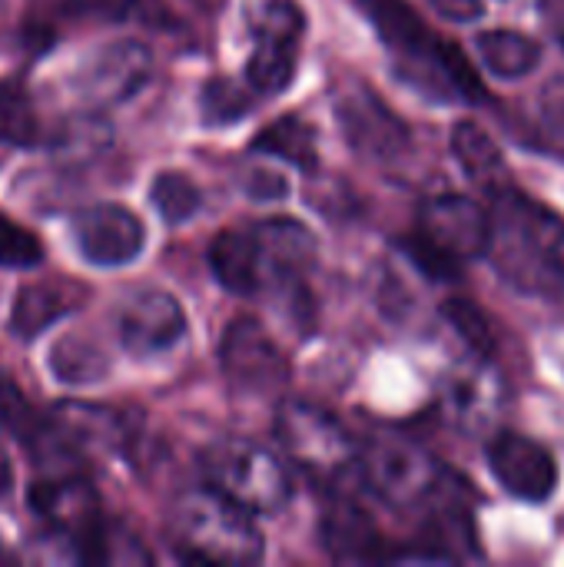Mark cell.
Segmentation results:
<instances>
[{"label":"cell","instance_id":"ba28073f","mask_svg":"<svg viewBox=\"0 0 564 567\" xmlns=\"http://www.w3.org/2000/svg\"><path fill=\"white\" fill-rule=\"evenodd\" d=\"M419 236L462 266L489 252L492 213L472 196H459V193L432 196L419 209Z\"/></svg>","mask_w":564,"mask_h":567},{"label":"cell","instance_id":"4316f807","mask_svg":"<svg viewBox=\"0 0 564 567\" xmlns=\"http://www.w3.org/2000/svg\"><path fill=\"white\" fill-rule=\"evenodd\" d=\"M442 316L449 319V326L462 336V342H465L475 355H492V352H495L492 326H489L485 312H482L472 299H449V302L442 306Z\"/></svg>","mask_w":564,"mask_h":567},{"label":"cell","instance_id":"d6986e66","mask_svg":"<svg viewBox=\"0 0 564 567\" xmlns=\"http://www.w3.org/2000/svg\"><path fill=\"white\" fill-rule=\"evenodd\" d=\"M452 153L462 163V169L485 189L499 193L505 189V156L499 150V143L475 123V120H462L452 130Z\"/></svg>","mask_w":564,"mask_h":567},{"label":"cell","instance_id":"ffe728a7","mask_svg":"<svg viewBox=\"0 0 564 567\" xmlns=\"http://www.w3.org/2000/svg\"><path fill=\"white\" fill-rule=\"evenodd\" d=\"M475 50L482 63L502 80H519L532 73L542 60V43L519 30H485L479 33Z\"/></svg>","mask_w":564,"mask_h":567},{"label":"cell","instance_id":"f1b7e54d","mask_svg":"<svg viewBox=\"0 0 564 567\" xmlns=\"http://www.w3.org/2000/svg\"><path fill=\"white\" fill-rule=\"evenodd\" d=\"M43 262V246L40 239L13 223L10 216L0 213V266L3 269H33Z\"/></svg>","mask_w":564,"mask_h":567},{"label":"cell","instance_id":"f546056e","mask_svg":"<svg viewBox=\"0 0 564 567\" xmlns=\"http://www.w3.org/2000/svg\"><path fill=\"white\" fill-rule=\"evenodd\" d=\"M40 415H33V409L27 405L23 392L17 389V382L0 369V429H7L10 435H17L20 442L30 445V439L40 429Z\"/></svg>","mask_w":564,"mask_h":567},{"label":"cell","instance_id":"5bb4252c","mask_svg":"<svg viewBox=\"0 0 564 567\" xmlns=\"http://www.w3.org/2000/svg\"><path fill=\"white\" fill-rule=\"evenodd\" d=\"M186 332L183 306L160 289L133 296L120 312V342L130 355H160Z\"/></svg>","mask_w":564,"mask_h":567},{"label":"cell","instance_id":"7c38bea8","mask_svg":"<svg viewBox=\"0 0 564 567\" xmlns=\"http://www.w3.org/2000/svg\"><path fill=\"white\" fill-rule=\"evenodd\" d=\"M339 126L356 153L366 159H396L409 150V126L366 86L342 90L336 103Z\"/></svg>","mask_w":564,"mask_h":567},{"label":"cell","instance_id":"836d02e7","mask_svg":"<svg viewBox=\"0 0 564 567\" xmlns=\"http://www.w3.org/2000/svg\"><path fill=\"white\" fill-rule=\"evenodd\" d=\"M429 3L455 23H469V20H479L485 13L482 0H429Z\"/></svg>","mask_w":564,"mask_h":567},{"label":"cell","instance_id":"5b68a950","mask_svg":"<svg viewBox=\"0 0 564 567\" xmlns=\"http://www.w3.org/2000/svg\"><path fill=\"white\" fill-rule=\"evenodd\" d=\"M203 468L209 475V485L249 515H276L293 498L286 465L256 442L226 439L206 452Z\"/></svg>","mask_w":564,"mask_h":567},{"label":"cell","instance_id":"4dcf8cb0","mask_svg":"<svg viewBox=\"0 0 564 567\" xmlns=\"http://www.w3.org/2000/svg\"><path fill=\"white\" fill-rule=\"evenodd\" d=\"M406 256L422 269V272H429L432 279H455L459 276V262H452L449 256H442L432 243H425L422 236H412V239H406Z\"/></svg>","mask_w":564,"mask_h":567},{"label":"cell","instance_id":"cb8c5ba5","mask_svg":"<svg viewBox=\"0 0 564 567\" xmlns=\"http://www.w3.org/2000/svg\"><path fill=\"white\" fill-rule=\"evenodd\" d=\"M296 76V43L256 40L246 63V86L256 93H283Z\"/></svg>","mask_w":564,"mask_h":567},{"label":"cell","instance_id":"7402d4cb","mask_svg":"<svg viewBox=\"0 0 564 567\" xmlns=\"http://www.w3.org/2000/svg\"><path fill=\"white\" fill-rule=\"evenodd\" d=\"M50 136L43 120L20 83H0V143L7 146H43Z\"/></svg>","mask_w":564,"mask_h":567},{"label":"cell","instance_id":"8992f818","mask_svg":"<svg viewBox=\"0 0 564 567\" xmlns=\"http://www.w3.org/2000/svg\"><path fill=\"white\" fill-rule=\"evenodd\" d=\"M276 439L286 455L316 482H332L349 472L356 449L349 432L319 405L289 399L276 412Z\"/></svg>","mask_w":564,"mask_h":567},{"label":"cell","instance_id":"44dd1931","mask_svg":"<svg viewBox=\"0 0 564 567\" xmlns=\"http://www.w3.org/2000/svg\"><path fill=\"white\" fill-rule=\"evenodd\" d=\"M253 150L269 153L276 159H286V163H293V166H299L306 173H312L319 166L316 130L296 113H286L276 123H269L266 130H259L256 140H253Z\"/></svg>","mask_w":564,"mask_h":567},{"label":"cell","instance_id":"9a60e30c","mask_svg":"<svg viewBox=\"0 0 564 567\" xmlns=\"http://www.w3.org/2000/svg\"><path fill=\"white\" fill-rule=\"evenodd\" d=\"M253 236L259 246L266 279L276 276V279L296 282L316 262V239L296 219H266L253 229Z\"/></svg>","mask_w":564,"mask_h":567},{"label":"cell","instance_id":"484cf974","mask_svg":"<svg viewBox=\"0 0 564 567\" xmlns=\"http://www.w3.org/2000/svg\"><path fill=\"white\" fill-rule=\"evenodd\" d=\"M249 27H253L256 40L299 43L302 13L293 0H253L249 3Z\"/></svg>","mask_w":564,"mask_h":567},{"label":"cell","instance_id":"52a82bcc","mask_svg":"<svg viewBox=\"0 0 564 567\" xmlns=\"http://www.w3.org/2000/svg\"><path fill=\"white\" fill-rule=\"evenodd\" d=\"M153 76V53L146 43L116 40L90 53L73 73V93L90 113H103L110 106L136 96Z\"/></svg>","mask_w":564,"mask_h":567},{"label":"cell","instance_id":"1f68e13d","mask_svg":"<svg viewBox=\"0 0 564 567\" xmlns=\"http://www.w3.org/2000/svg\"><path fill=\"white\" fill-rule=\"evenodd\" d=\"M539 106H542V120H545V126H548L558 140H564V73L552 76V80L542 86Z\"/></svg>","mask_w":564,"mask_h":567},{"label":"cell","instance_id":"7a4b0ae2","mask_svg":"<svg viewBox=\"0 0 564 567\" xmlns=\"http://www.w3.org/2000/svg\"><path fill=\"white\" fill-rule=\"evenodd\" d=\"M170 538L183 561L253 565L263 558V535L246 508L216 488H196L170 508Z\"/></svg>","mask_w":564,"mask_h":567},{"label":"cell","instance_id":"d590c367","mask_svg":"<svg viewBox=\"0 0 564 567\" xmlns=\"http://www.w3.org/2000/svg\"><path fill=\"white\" fill-rule=\"evenodd\" d=\"M10 478H13V475H10V462H7V455H3V449H0V498L10 492Z\"/></svg>","mask_w":564,"mask_h":567},{"label":"cell","instance_id":"d4e9b609","mask_svg":"<svg viewBox=\"0 0 564 567\" xmlns=\"http://www.w3.org/2000/svg\"><path fill=\"white\" fill-rule=\"evenodd\" d=\"M150 199L156 206V213L170 223L180 226L189 216H196L199 209V189L189 176L183 173H160L150 186Z\"/></svg>","mask_w":564,"mask_h":567},{"label":"cell","instance_id":"4fadbf2b","mask_svg":"<svg viewBox=\"0 0 564 567\" xmlns=\"http://www.w3.org/2000/svg\"><path fill=\"white\" fill-rule=\"evenodd\" d=\"M489 465L499 485L522 502H548L558 485V465L552 452L519 432H502L499 439H492Z\"/></svg>","mask_w":564,"mask_h":567},{"label":"cell","instance_id":"8fae6325","mask_svg":"<svg viewBox=\"0 0 564 567\" xmlns=\"http://www.w3.org/2000/svg\"><path fill=\"white\" fill-rule=\"evenodd\" d=\"M30 508L66 542L80 548V558L90 538L100 532V502L83 475H50L30 488Z\"/></svg>","mask_w":564,"mask_h":567},{"label":"cell","instance_id":"d6a6232c","mask_svg":"<svg viewBox=\"0 0 564 567\" xmlns=\"http://www.w3.org/2000/svg\"><path fill=\"white\" fill-rule=\"evenodd\" d=\"M136 0H70V7L83 17H96V20H123L133 10Z\"/></svg>","mask_w":564,"mask_h":567},{"label":"cell","instance_id":"83f0119b","mask_svg":"<svg viewBox=\"0 0 564 567\" xmlns=\"http://www.w3.org/2000/svg\"><path fill=\"white\" fill-rule=\"evenodd\" d=\"M199 106H203L206 123H233L253 106V96H249V90L243 83L219 76V80H209L203 86Z\"/></svg>","mask_w":564,"mask_h":567},{"label":"cell","instance_id":"2e32d148","mask_svg":"<svg viewBox=\"0 0 564 567\" xmlns=\"http://www.w3.org/2000/svg\"><path fill=\"white\" fill-rule=\"evenodd\" d=\"M86 289L76 282H30L17 292L10 309V332L17 339H37L60 319L80 309Z\"/></svg>","mask_w":564,"mask_h":567},{"label":"cell","instance_id":"277c9868","mask_svg":"<svg viewBox=\"0 0 564 567\" xmlns=\"http://www.w3.org/2000/svg\"><path fill=\"white\" fill-rule=\"evenodd\" d=\"M359 472L366 485L399 512L419 508L429 498L439 495L445 468L435 462L432 452H425L409 435L396 432H376L366 439L359 452Z\"/></svg>","mask_w":564,"mask_h":567},{"label":"cell","instance_id":"e0dca14e","mask_svg":"<svg viewBox=\"0 0 564 567\" xmlns=\"http://www.w3.org/2000/svg\"><path fill=\"white\" fill-rule=\"evenodd\" d=\"M209 269L219 279L223 289L236 292V296H253L263 289L266 272H263V259H259V246L253 229H223L213 246H209Z\"/></svg>","mask_w":564,"mask_h":567},{"label":"cell","instance_id":"ac0fdd59","mask_svg":"<svg viewBox=\"0 0 564 567\" xmlns=\"http://www.w3.org/2000/svg\"><path fill=\"white\" fill-rule=\"evenodd\" d=\"M322 545L336 561H376L382 558V542L372 518L356 502H332L322 518Z\"/></svg>","mask_w":564,"mask_h":567},{"label":"cell","instance_id":"8d00e7d4","mask_svg":"<svg viewBox=\"0 0 564 567\" xmlns=\"http://www.w3.org/2000/svg\"><path fill=\"white\" fill-rule=\"evenodd\" d=\"M555 266H558V272L564 276V226L562 233H558V239H555Z\"/></svg>","mask_w":564,"mask_h":567},{"label":"cell","instance_id":"6da1fadb","mask_svg":"<svg viewBox=\"0 0 564 567\" xmlns=\"http://www.w3.org/2000/svg\"><path fill=\"white\" fill-rule=\"evenodd\" d=\"M376 33L396 56V70L419 93L445 103H482L485 86L469 66L465 53L429 30L409 0H359Z\"/></svg>","mask_w":564,"mask_h":567},{"label":"cell","instance_id":"9c48e42d","mask_svg":"<svg viewBox=\"0 0 564 567\" xmlns=\"http://www.w3.org/2000/svg\"><path fill=\"white\" fill-rule=\"evenodd\" d=\"M226 379L243 392H273L289 382V359L256 319H236L219 339Z\"/></svg>","mask_w":564,"mask_h":567},{"label":"cell","instance_id":"3957f363","mask_svg":"<svg viewBox=\"0 0 564 567\" xmlns=\"http://www.w3.org/2000/svg\"><path fill=\"white\" fill-rule=\"evenodd\" d=\"M499 209L492 216V243L489 252L502 276L535 296L552 292L564 276L555 266V239L562 233V219H555L545 206L515 189H499Z\"/></svg>","mask_w":564,"mask_h":567},{"label":"cell","instance_id":"30bf717a","mask_svg":"<svg viewBox=\"0 0 564 567\" xmlns=\"http://www.w3.org/2000/svg\"><path fill=\"white\" fill-rule=\"evenodd\" d=\"M76 252L103 269L113 266H126L143 252L146 243V229L143 223L116 203H100V206H86L83 213L73 216L70 223Z\"/></svg>","mask_w":564,"mask_h":567},{"label":"cell","instance_id":"e575fe53","mask_svg":"<svg viewBox=\"0 0 564 567\" xmlns=\"http://www.w3.org/2000/svg\"><path fill=\"white\" fill-rule=\"evenodd\" d=\"M545 20L558 30V37L564 40V0H542Z\"/></svg>","mask_w":564,"mask_h":567},{"label":"cell","instance_id":"603a6c76","mask_svg":"<svg viewBox=\"0 0 564 567\" xmlns=\"http://www.w3.org/2000/svg\"><path fill=\"white\" fill-rule=\"evenodd\" d=\"M110 369L106 352L86 336H63L50 352V372L66 385L100 382Z\"/></svg>","mask_w":564,"mask_h":567}]
</instances>
